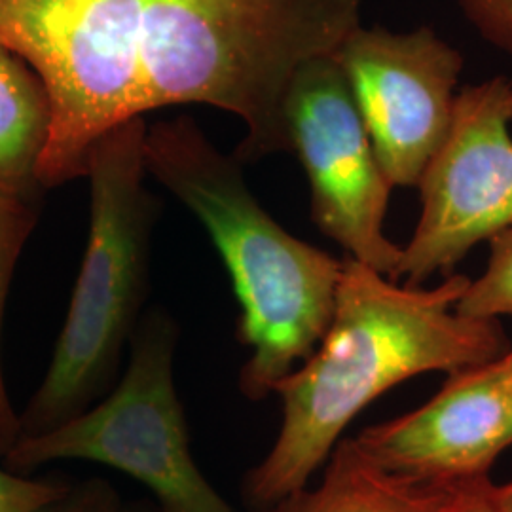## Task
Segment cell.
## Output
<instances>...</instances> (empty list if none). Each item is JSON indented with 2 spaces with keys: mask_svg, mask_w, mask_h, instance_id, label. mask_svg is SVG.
I'll return each mask as SVG.
<instances>
[{
  "mask_svg": "<svg viewBox=\"0 0 512 512\" xmlns=\"http://www.w3.org/2000/svg\"><path fill=\"white\" fill-rule=\"evenodd\" d=\"M471 279L437 287L397 283L346 256L329 329L310 357L275 385L281 423L243 482L245 499L270 509L310 484L349 423L397 385L431 372L486 365L511 348L499 319L459 313Z\"/></svg>",
  "mask_w": 512,
  "mask_h": 512,
  "instance_id": "cell-1",
  "label": "cell"
},
{
  "mask_svg": "<svg viewBox=\"0 0 512 512\" xmlns=\"http://www.w3.org/2000/svg\"><path fill=\"white\" fill-rule=\"evenodd\" d=\"M365 0H141L137 110L211 105L239 116V162L289 150L283 105L296 71L332 55Z\"/></svg>",
  "mask_w": 512,
  "mask_h": 512,
  "instance_id": "cell-2",
  "label": "cell"
},
{
  "mask_svg": "<svg viewBox=\"0 0 512 512\" xmlns=\"http://www.w3.org/2000/svg\"><path fill=\"white\" fill-rule=\"evenodd\" d=\"M148 175L198 217L230 274L249 349L239 389L260 401L302 365L329 329L344 260L294 238L247 188L241 162L213 147L190 118L147 131Z\"/></svg>",
  "mask_w": 512,
  "mask_h": 512,
  "instance_id": "cell-3",
  "label": "cell"
},
{
  "mask_svg": "<svg viewBox=\"0 0 512 512\" xmlns=\"http://www.w3.org/2000/svg\"><path fill=\"white\" fill-rule=\"evenodd\" d=\"M145 118H133L93 143L88 247L48 370L25 412L21 437L71 420L112 385L139 327L148 287L156 202L145 188Z\"/></svg>",
  "mask_w": 512,
  "mask_h": 512,
  "instance_id": "cell-4",
  "label": "cell"
},
{
  "mask_svg": "<svg viewBox=\"0 0 512 512\" xmlns=\"http://www.w3.org/2000/svg\"><path fill=\"white\" fill-rule=\"evenodd\" d=\"M177 325L150 311L131 338L129 365L97 403L52 429L19 437L2 458L27 475L57 461H90L143 484L160 512H238L196 463L175 385Z\"/></svg>",
  "mask_w": 512,
  "mask_h": 512,
  "instance_id": "cell-5",
  "label": "cell"
},
{
  "mask_svg": "<svg viewBox=\"0 0 512 512\" xmlns=\"http://www.w3.org/2000/svg\"><path fill=\"white\" fill-rule=\"evenodd\" d=\"M141 0H0V44L44 82L52 131L40 188L86 173L93 143L139 116L137 25Z\"/></svg>",
  "mask_w": 512,
  "mask_h": 512,
  "instance_id": "cell-6",
  "label": "cell"
},
{
  "mask_svg": "<svg viewBox=\"0 0 512 512\" xmlns=\"http://www.w3.org/2000/svg\"><path fill=\"white\" fill-rule=\"evenodd\" d=\"M289 150L310 183L311 220L349 258L399 281L403 247L385 236L393 184L332 55L304 63L285 95Z\"/></svg>",
  "mask_w": 512,
  "mask_h": 512,
  "instance_id": "cell-7",
  "label": "cell"
},
{
  "mask_svg": "<svg viewBox=\"0 0 512 512\" xmlns=\"http://www.w3.org/2000/svg\"><path fill=\"white\" fill-rule=\"evenodd\" d=\"M512 78L461 88L444 143L421 175V211L401 279L454 274L476 245L512 228Z\"/></svg>",
  "mask_w": 512,
  "mask_h": 512,
  "instance_id": "cell-8",
  "label": "cell"
},
{
  "mask_svg": "<svg viewBox=\"0 0 512 512\" xmlns=\"http://www.w3.org/2000/svg\"><path fill=\"white\" fill-rule=\"evenodd\" d=\"M332 57L389 183L416 188L452 124L463 55L431 27L359 25Z\"/></svg>",
  "mask_w": 512,
  "mask_h": 512,
  "instance_id": "cell-9",
  "label": "cell"
},
{
  "mask_svg": "<svg viewBox=\"0 0 512 512\" xmlns=\"http://www.w3.org/2000/svg\"><path fill=\"white\" fill-rule=\"evenodd\" d=\"M385 471L425 482L488 478L512 446V378L501 357L450 374L420 408L351 437Z\"/></svg>",
  "mask_w": 512,
  "mask_h": 512,
  "instance_id": "cell-10",
  "label": "cell"
},
{
  "mask_svg": "<svg viewBox=\"0 0 512 512\" xmlns=\"http://www.w3.org/2000/svg\"><path fill=\"white\" fill-rule=\"evenodd\" d=\"M323 467L317 484L283 497L268 512H452L476 482L440 484L385 471L351 437L338 442Z\"/></svg>",
  "mask_w": 512,
  "mask_h": 512,
  "instance_id": "cell-11",
  "label": "cell"
},
{
  "mask_svg": "<svg viewBox=\"0 0 512 512\" xmlns=\"http://www.w3.org/2000/svg\"><path fill=\"white\" fill-rule=\"evenodd\" d=\"M52 103L33 67L0 44V190L33 198L50 141Z\"/></svg>",
  "mask_w": 512,
  "mask_h": 512,
  "instance_id": "cell-12",
  "label": "cell"
},
{
  "mask_svg": "<svg viewBox=\"0 0 512 512\" xmlns=\"http://www.w3.org/2000/svg\"><path fill=\"white\" fill-rule=\"evenodd\" d=\"M35 226L37 209L33 205V198L0 190V346L12 275L23 251V245ZM19 437L21 420L8 395L0 353V459L12 450Z\"/></svg>",
  "mask_w": 512,
  "mask_h": 512,
  "instance_id": "cell-13",
  "label": "cell"
},
{
  "mask_svg": "<svg viewBox=\"0 0 512 512\" xmlns=\"http://www.w3.org/2000/svg\"><path fill=\"white\" fill-rule=\"evenodd\" d=\"M488 243V266L478 279H471L456 308L463 315L480 319L512 317V228Z\"/></svg>",
  "mask_w": 512,
  "mask_h": 512,
  "instance_id": "cell-14",
  "label": "cell"
},
{
  "mask_svg": "<svg viewBox=\"0 0 512 512\" xmlns=\"http://www.w3.org/2000/svg\"><path fill=\"white\" fill-rule=\"evenodd\" d=\"M71 486L57 480L29 478L0 467V512H35L65 494Z\"/></svg>",
  "mask_w": 512,
  "mask_h": 512,
  "instance_id": "cell-15",
  "label": "cell"
},
{
  "mask_svg": "<svg viewBox=\"0 0 512 512\" xmlns=\"http://www.w3.org/2000/svg\"><path fill=\"white\" fill-rule=\"evenodd\" d=\"M456 4L478 37L512 55V0H456Z\"/></svg>",
  "mask_w": 512,
  "mask_h": 512,
  "instance_id": "cell-16",
  "label": "cell"
},
{
  "mask_svg": "<svg viewBox=\"0 0 512 512\" xmlns=\"http://www.w3.org/2000/svg\"><path fill=\"white\" fill-rule=\"evenodd\" d=\"M35 512H124L118 492L107 480L92 478Z\"/></svg>",
  "mask_w": 512,
  "mask_h": 512,
  "instance_id": "cell-17",
  "label": "cell"
},
{
  "mask_svg": "<svg viewBox=\"0 0 512 512\" xmlns=\"http://www.w3.org/2000/svg\"><path fill=\"white\" fill-rule=\"evenodd\" d=\"M488 484L490 476L476 480L471 490L463 497V501L452 512H492V507L488 503Z\"/></svg>",
  "mask_w": 512,
  "mask_h": 512,
  "instance_id": "cell-18",
  "label": "cell"
},
{
  "mask_svg": "<svg viewBox=\"0 0 512 512\" xmlns=\"http://www.w3.org/2000/svg\"><path fill=\"white\" fill-rule=\"evenodd\" d=\"M488 503L492 512H512V478L505 484H488Z\"/></svg>",
  "mask_w": 512,
  "mask_h": 512,
  "instance_id": "cell-19",
  "label": "cell"
},
{
  "mask_svg": "<svg viewBox=\"0 0 512 512\" xmlns=\"http://www.w3.org/2000/svg\"><path fill=\"white\" fill-rule=\"evenodd\" d=\"M501 363H503V366H505V370L511 374L512 378V346L509 348V351L507 353H503L501 355Z\"/></svg>",
  "mask_w": 512,
  "mask_h": 512,
  "instance_id": "cell-20",
  "label": "cell"
},
{
  "mask_svg": "<svg viewBox=\"0 0 512 512\" xmlns=\"http://www.w3.org/2000/svg\"><path fill=\"white\" fill-rule=\"evenodd\" d=\"M124 512H129V511H124ZM131 512H135V511H131Z\"/></svg>",
  "mask_w": 512,
  "mask_h": 512,
  "instance_id": "cell-21",
  "label": "cell"
}]
</instances>
